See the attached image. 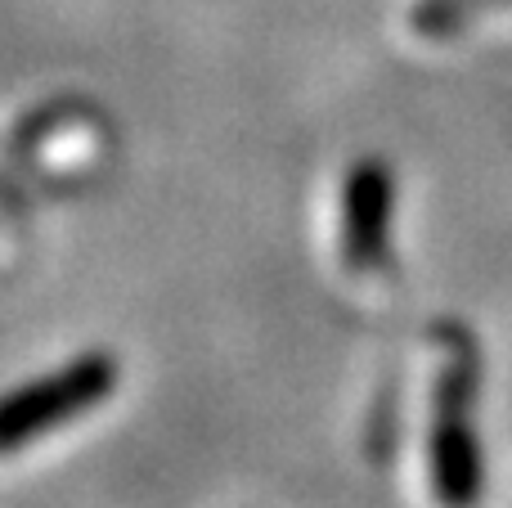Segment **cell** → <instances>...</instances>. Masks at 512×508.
Segmentation results:
<instances>
[{
    "label": "cell",
    "mask_w": 512,
    "mask_h": 508,
    "mask_svg": "<svg viewBox=\"0 0 512 508\" xmlns=\"http://www.w3.org/2000/svg\"><path fill=\"white\" fill-rule=\"evenodd\" d=\"M117 378H122V369L108 351H86L36 383L5 392L0 396V455H18L36 437L68 428L72 419L99 410L117 392Z\"/></svg>",
    "instance_id": "6da1fadb"
},
{
    "label": "cell",
    "mask_w": 512,
    "mask_h": 508,
    "mask_svg": "<svg viewBox=\"0 0 512 508\" xmlns=\"http://www.w3.org/2000/svg\"><path fill=\"white\" fill-rule=\"evenodd\" d=\"M445 365L436 378V414H432V491L445 508H472L481 500V441L472 423V401H477V365L468 356V342L445 338Z\"/></svg>",
    "instance_id": "7a4b0ae2"
},
{
    "label": "cell",
    "mask_w": 512,
    "mask_h": 508,
    "mask_svg": "<svg viewBox=\"0 0 512 508\" xmlns=\"http://www.w3.org/2000/svg\"><path fill=\"white\" fill-rule=\"evenodd\" d=\"M396 176L387 162L364 158L342 180V261L351 275H378L391 266Z\"/></svg>",
    "instance_id": "3957f363"
}]
</instances>
